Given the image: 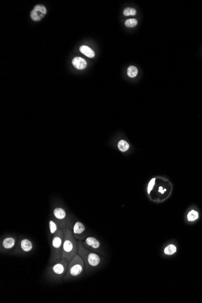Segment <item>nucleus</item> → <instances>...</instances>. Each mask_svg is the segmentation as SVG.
I'll use <instances>...</instances> for the list:
<instances>
[{
    "label": "nucleus",
    "instance_id": "nucleus-10",
    "mask_svg": "<svg viewBox=\"0 0 202 303\" xmlns=\"http://www.w3.org/2000/svg\"><path fill=\"white\" fill-rule=\"evenodd\" d=\"M16 244V239L12 237H8L2 240L1 244V249L9 251L13 248Z\"/></svg>",
    "mask_w": 202,
    "mask_h": 303
},
{
    "label": "nucleus",
    "instance_id": "nucleus-19",
    "mask_svg": "<svg viewBox=\"0 0 202 303\" xmlns=\"http://www.w3.org/2000/svg\"><path fill=\"white\" fill-rule=\"evenodd\" d=\"M125 16H129V15H135L136 14V10L133 8L126 7L123 12Z\"/></svg>",
    "mask_w": 202,
    "mask_h": 303
},
{
    "label": "nucleus",
    "instance_id": "nucleus-21",
    "mask_svg": "<svg viewBox=\"0 0 202 303\" xmlns=\"http://www.w3.org/2000/svg\"><path fill=\"white\" fill-rule=\"evenodd\" d=\"M155 181V178H152L151 181H150V183L148 184V189H147L148 193V194H150L151 193V191H152V188H153V187L154 186Z\"/></svg>",
    "mask_w": 202,
    "mask_h": 303
},
{
    "label": "nucleus",
    "instance_id": "nucleus-1",
    "mask_svg": "<svg viewBox=\"0 0 202 303\" xmlns=\"http://www.w3.org/2000/svg\"><path fill=\"white\" fill-rule=\"evenodd\" d=\"M63 230L64 238L61 258L66 260L69 263L78 253V242L76 241L72 229L66 227Z\"/></svg>",
    "mask_w": 202,
    "mask_h": 303
},
{
    "label": "nucleus",
    "instance_id": "nucleus-3",
    "mask_svg": "<svg viewBox=\"0 0 202 303\" xmlns=\"http://www.w3.org/2000/svg\"><path fill=\"white\" fill-rule=\"evenodd\" d=\"M64 238V233L62 229L53 235L51 245V260L53 263L57 262L61 258Z\"/></svg>",
    "mask_w": 202,
    "mask_h": 303
},
{
    "label": "nucleus",
    "instance_id": "nucleus-14",
    "mask_svg": "<svg viewBox=\"0 0 202 303\" xmlns=\"http://www.w3.org/2000/svg\"><path fill=\"white\" fill-rule=\"evenodd\" d=\"M199 212L193 209L188 212L187 215V220L189 222H193L199 219Z\"/></svg>",
    "mask_w": 202,
    "mask_h": 303
},
{
    "label": "nucleus",
    "instance_id": "nucleus-7",
    "mask_svg": "<svg viewBox=\"0 0 202 303\" xmlns=\"http://www.w3.org/2000/svg\"><path fill=\"white\" fill-rule=\"evenodd\" d=\"M83 245L88 249L97 252L100 248L101 243L98 240L97 238L93 237H87L82 242Z\"/></svg>",
    "mask_w": 202,
    "mask_h": 303
},
{
    "label": "nucleus",
    "instance_id": "nucleus-22",
    "mask_svg": "<svg viewBox=\"0 0 202 303\" xmlns=\"http://www.w3.org/2000/svg\"><path fill=\"white\" fill-rule=\"evenodd\" d=\"M159 192L161 194H163L164 193V189H163V187L162 186H160L159 187Z\"/></svg>",
    "mask_w": 202,
    "mask_h": 303
},
{
    "label": "nucleus",
    "instance_id": "nucleus-20",
    "mask_svg": "<svg viewBox=\"0 0 202 303\" xmlns=\"http://www.w3.org/2000/svg\"><path fill=\"white\" fill-rule=\"evenodd\" d=\"M137 24V21L136 19L131 18V19H128L127 20L125 23V25L128 27H134Z\"/></svg>",
    "mask_w": 202,
    "mask_h": 303
},
{
    "label": "nucleus",
    "instance_id": "nucleus-5",
    "mask_svg": "<svg viewBox=\"0 0 202 303\" xmlns=\"http://www.w3.org/2000/svg\"><path fill=\"white\" fill-rule=\"evenodd\" d=\"M69 262L65 259H60L49 267L47 272L49 277L54 279H60L64 278L67 274Z\"/></svg>",
    "mask_w": 202,
    "mask_h": 303
},
{
    "label": "nucleus",
    "instance_id": "nucleus-8",
    "mask_svg": "<svg viewBox=\"0 0 202 303\" xmlns=\"http://www.w3.org/2000/svg\"><path fill=\"white\" fill-rule=\"evenodd\" d=\"M85 231V227L84 225L81 222H77L74 225L72 232L76 239L82 240H84V234Z\"/></svg>",
    "mask_w": 202,
    "mask_h": 303
},
{
    "label": "nucleus",
    "instance_id": "nucleus-17",
    "mask_svg": "<svg viewBox=\"0 0 202 303\" xmlns=\"http://www.w3.org/2000/svg\"><path fill=\"white\" fill-rule=\"evenodd\" d=\"M49 228H50L51 235H54L60 229L58 227V225L53 220H50L49 222Z\"/></svg>",
    "mask_w": 202,
    "mask_h": 303
},
{
    "label": "nucleus",
    "instance_id": "nucleus-6",
    "mask_svg": "<svg viewBox=\"0 0 202 303\" xmlns=\"http://www.w3.org/2000/svg\"><path fill=\"white\" fill-rule=\"evenodd\" d=\"M47 13V9L43 5H36L31 11L30 17L35 21H40Z\"/></svg>",
    "mask_w": 202,
    "mask_h": 303
},
{
    "label": "nucleus",
    "instance_id": "nucleus-4",
    "mask_svg": "<svg viewBox=\"0 0 202 303\" xmlns=\"http://www.w3.org/2000/svg\"><path fill=\"white\" fill-rule=\"evenodd\" d=\"M85 263L82 258L77 253L69 262L68 270L64 279H70L80 275L85 268Z\"/></svg>",
    "mask_w": 202,
    "mask_h": 303
},
{
    "label": "nucleus",
    "instance_id": "nucleus-2",
    "mask_svg": "<svg viewBox=\"0 0 202 303\" xmlns=\"http://www.w3.org/2000/svg\"><path fill=\"white\" fill-rule=\"evenodd\" d=\"M78 242V254L82 258L85 263V269L96 267L101 262V256L96 253L87 249L80 241Z\"/></svg>",
    "mask_w": 202,
    "mask_h": 303
},
{
    "label": "nucleus",
    "instance_id": "nucleus-12",
    "mask_svg": "<svg viewBox=\"0 0 202 303\" xmlns=\"http://www.w3.org/2000/svg\"><path fill=\"white\" fill-rule=\"evenodd\" d=\"M79 50L82 54H84V55H85L86 56H87L88 58H92L95 57V52L92 49H90L89 47H88L87 46H80L79 48Z\"/></svg>",
    "mask_w": 202,
    "mask_h": 303
},
{
    "label": "nucleus",
    "instance_id": "nucleus-11",
    "mask_svg": "<svg viewBox=\"0 0 202 303\" xmlns=\"http://www.w3.org/2000/svg\"><path fill=\"white\" fill-rule=\"evenodd\" d=\"M73 66L78 70L84 69L87 67V61L81 57H75L72 61Z\"/></svg>",
    "mask_w": 202,
    "mask_h": 303
},
{
    "label": "nucleus",
    "instance_id": "nucleus-23",
    "mask_svg": "<svg viewBox=\"0 0 202 303\" xmlns=\"http://www.w3.org/2000/svg\"><path fill=\"white\" fill-rule=\"evenodd\" d=\"M166 191V189H164V191H165H165Z\"/></svg>",
    "mask_w": 202,
    "mask_h": 303
},
{
    "label": "nucleus",
    "instance_id": "nucleus-15",
    "mask_svg": "<svg viewBox=\"0 0 202 303\" xmlns=\"http://www.w3.org/2000/svg\"><path fill=\"white\" fill-rule=\"evenodd\" d=\"M164 253L166 255H172L177 252V247L174 244L168 245L164 249Z\"/></svg>",
    "mask_w": 202,
    "mask_h": 303
},
{
    "label": "nucleus",
    "instance_id": "nucleus-13",
    "mask_svg": "<svg viewBox=\"0 0 202 303\" xmlns=\"http://www.w3.org/2000/svg\"><path fill=\"white\" fill-rule=\"evenodd\" d=\"M53 214H54V217L58 220H61V221L63 220L66 217V213H65V211L63 209L59 208H56L53 211Z\"/></svg>",
    "mask_w": 202,
    "mask_h": 303
},
{
    "label": "nucleus",
    "instance_id": "nucleus-9",
    "mask_svg": "<svg viewBox=\"0 0 202 303\" xmlns=\"http://www.w3.org/2000/svg\"><path fill=\"white\" fill-rule=\"evenodd\" d=\"M33 248V243L27 238H23L20 240L16 249H19V251L22 253L29 252Z\"/></svg>",
    "mask_w": 202,
    "mask_h": 303
},
{
    "label": "nucleus",
    "instance_id": "nucleus-18",
    "mask_svg": "<svg viewBox=\"0 0 202 303\" xmlns=\"http://www.w3.org/2000/svg\"><path fill=\"white\" fill-rule=\"evenodd\" d=\"M129 145L125 140H122L119 141V142L118 143V148L120 150V151L122 152H126L129 149Z\"/></svg>",
    "mask_w": 202,
    "mask_h": 303
},
{
    "label": "nucleus",
    "instance_id": "nucleus-16",
    "mask_svg": "<svg viewBox=\"0 0 202 303\" xmlns=\"http://www.w3.org/2000/svg\"><path fill=\"white\" fill-rule=\"evenodd\" d=\"M137 73H138V70L135 66L131 65L128 68L127 75L129 77H134L137 75Z\"/></svg>",
    "mask_w": 202,
    "mask_h": 303
}]
</instances>
